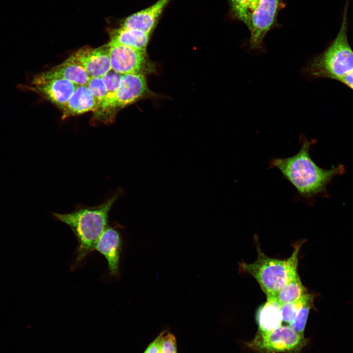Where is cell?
I'll use <instances>...</instances> for the list:
<instances>
[{
    "mask_svg": "<svg viewBox=\"0 0 353 353\" xmlns=\"http://www.w3.org/2000/svg\"><path fill=\"white\" fill-rule=\"evenodd\" d=\"M123 75L111 70L101 76L106 88L107 94L103 104L99 109L101 112H106L112 102Z\"/></svg>",
    "mask_w": 353,
    "mask_h": 353,
    "instance_id": "cell-19",
    "label": "cell"
},
{
    "mask_svg": "<svg viewBox=\"0 0 353 353\" xmlns=\"http://www.w3.org/2000/svg\"><path fill=\"white\" fill-rule=\"evenodd\" d=\"M122 249L120 232L115 227L107 226L98 239L95 250L102 254L107 260L110 275H119V262Z\"/></svg>",
    "mask_w": 353,
    "mask_h": 353,
    "instance_id": "cell-11",
    "label": "cell"
},
{
    "mask_svg": "<svg viewBox=\"0 0 353 353\" xmlns=\"http://www.w3.org/2000/svg\"><path fill=\"white\" fill-rule=\"evenodd\" d=\"M161 353H177L176 340L173 334L167 332L165 334Z\"/></svg>",
    "mask_w": 353,
    "mask_h": 353,
    "instance_id": "cell-23",
    "label": "cell"
},
{
    "mask_svg": "<svg viewBox=\"0 0 353 353\" xmlns=\"http://www.w3.org/2000/svg\"><path fill=\"white\" fill-rule=\"evenodd\" d=\"M346 0L340 30L320 54L312 58L303 68V74L308 79L328 78L338 81L353 70V50L348 38V9Z\"/></svg>",
    "mask_w": 353,
    "mask_h": 353,
    "instance_id": "cell-3",
    "label": "cell"
},
{
    "mask_svg": "<svg viewBox=\"0 0 353 353\" xmlns=\"http://www.w3.org/2000/svg\"><path fill=\"white\" fill-rule=\"evenodd\" d=\"M122 193V190L119 189L104 202L95 206L79 208L69 213H52L57 220L69 226L76 237L75 266L95 250L98 239L108 226L109 212Z\"/></svg>",
    "mask_w": 353,
    "mask_h": 353,
    "instance_id": "cell-2",
    "label": "cell"
},
{
    "mask_svg": "<svg viewBox=\"0 0 353 353\" xmlns=\"http://www.w3.org/2000/svg\"><path fill=\"white\" fill-rule=\"evenodd\" d=\"M284 5L282 0H259L245 24L250 32L248 45L251 50L264 51V38L270 30L278 26L277 17Z\"/></svg>",
    "mask_w": 353,
    "mask_h": 353,
    "instance_id": "cell-6",
    "label": "cell"
},
{
    "mask_svg": "<svg viewBox=\"0 0 353 353\" xmlns=\"http://www.w3.org/2000/svg\"><path fill=\"white\" fill-rule=\"evenodd\" d=\"M70 57L85 69L90 77H101L111 70L107 45L95 49L84 47Z\"/></svg>",
    "mask_w": 353,
    "mask_h": 353,
    "instance_id": "cell-9",
    "label": "cell"
},
{
    "mask_svg": "<svg viewBox=\"0 0 353 353\" xmlns=\"http://www.w3.org/2000/svg\"><path fill=\"white\" fill-rule=\"evenodd\" d=\"M90 77L85 69L70 56L51 69L34 75L30 83L33 86L51 79L63 78L77 85H85Z\"/></svg>",
    "mask_w": 353,
    "mask_h": 353,
    "instance_id": "cell-12",
    "label": "cell"
},
{
    "mask_svg": "<svg viewBox=\"0 0 353 353\" xmlns=\"http://www.w3.org/2000/svg\"><path fill=\"white\" fill-rule=\"evenodd\" d=\"M308 343L304 335L281 326L270 331L257 332L246 345L255 353H300Z\"/></svg>",
    "mask_w": 353,
    "mask_h": 353,
    "instance_id": "cell-5",
    "label": "cell"
},
{
    "mask_svg": "<svg viewBox=\"0 0 353 353\" xmlns=\"http://www.w3.org/2000/svg\"><path fill=\"white\" fill-rule=\"evenodd\" d=\"M150 33L142 30L121 26L110 32V45H119L146 51Z\"/></svg>",
    "mask_w": 353,
    "mask_h": 353,
    "instance_id": "cell-16",
    "label": "cell"
},
{
    "mask_svg": "<svg viewBox=\"0 0 353 353\" xmlns=\"http://www.w3.org/2000/svg\"><path fill=\"white\" fill-rule=\"evenodd\" d=\"M150 92L145 75H123L116 95L106 111H114L125 107L149 96Z\"/></svg>",
    "mask_w": 353,
    "mask_h": 353,
    "instance_id": "cell-8",
    "label": "cell"
},
{
    "mask_svg": "<svg viewBox=\"0 0 353 353\" xmlns=\"http://www.w3.org/2000/svg\"><path fill=\"white\" fill-rule=\"evenodd\" d=\"M86 85L98 104V110L103 104L106 96L105 83L101 77H90Z\"/></svg>",
    "mask_w": 353,
    "mask_h": 353,
    "instance_id": "cell-22",
    "label": "cell"
},
{
    "mask_svg": "<svg viewBox=\"0 0 353 353\" xmlns=\"http://www.w3.org/2000/svg\"><path fill=\"white\" fill-rule=\"evenodd\" d=\"M301 148L293 156L274 158L269 161V168H276L296 189L299 195L307 201L318 196L327 197V187L336 176L345 172L343 165L331 169L319 167L310 156L311 146L316 141L308 139L303 134L300 136Z\"/></svg>",
    "mask_w": 353,
    "mask_h": 353,
    "instance_id": "cell-1",
    "label": "cell"
},
{
    "mask_svg": "<svg viewBox=\"0 0 353 353\" xmlns=\"http://www.w3.org/2000/svg\"><path fill=\"white\" fill-rule=\"evenodd\" d=\"M338 81L344 84L353 91V70L342 77Z\"/></svg>",
    "mask_w": 353,
    "mask_h": 353,
    "instance_id": "cell-25",
    "label": "cell"
},
{
    "mask_svg": "<svg viewBox=\"0 0 353 353\" xmlns=\"http://www.w3.org/2000/svg\"><path fill=\"white\" fill-rule=\"evenodd\" d=\"M313 295L308 294L307 299L294 320L289 327L296 332L304 335V331L310 309L313 308Z\"/></svg>",
    "mask_w": 353,
    "mask_h": 353,
    "instance_id": "cell-20",
    "label": "cell"
},
{
    "mask_svg": "<svg viewBox=\"0 0 353 353\" xmlns=\"http://www.w3.org/2000/svg\"><path fill=\"white\" fill-rule=\"evenodd\" d=\"M98 108V104L87 85H78L62 109V118L97 111Z\"/></svg>",
    "mask_w": 353,
    "mask_h": 353,
    "instance_id": "cell-14",
    "label": "cell"
},
{
    "mask_svg": "<svg viewBox=\"0 0 353 353\" xmlns=\"http://www.w3.org/2000/svg\"><path fill=\"white\" fill-rule=\"evenodd\" d=\"M307 293L306 288L303 285L298 274L271 297H274L282 305L298 300Z\"/></svg>",
    "mask_w": 353,
    "mask_h": 353,
    "instance_id": "cell-17",
    "label": "cell"
},
{
    "mask_svg": "<svg viewBox=\"0 0 353 353\" xmlns=\"http://www.w3.org/2000/svg\"><path fill=\"white\" fill-rule=\"evenodd\" d=\"M167 331H162L147 347L144 353H161L163 338Z\"/></svg>",
    "mask_w": 353,
    "mask_h": 353,
    "instance_id": "cell-24",
    "label": "cell"
},
{
    "mask_svg": "<svg viewBox=\"0 0 353 353\" xmlns=\"http://www.w3.org/2000/svg\"><path fill=\"white\" fill-rule=\"evenodd\" d=\"M170 0H157L150 6L131 15L124 21L122 26L136 29L150 33Z\"/></svg>",
    "mask_w": 353,
    "mask_h": 353,
    "instance_id": "cell-13",
    "label": "cell"
},
{
    "mask_svg": "<svg viewBox=\"0 0 353 353\" xmlns=\"http://www.w3.org/2000/svg\"><path fill=\"white\" fill-rule=\"evenodd\" d=\"M302 244V242L295 244L291 256L280 260L266 255L257 243V259L251 263L240 262V270L256 279L266 297L274 296L298 274V255Z\"/></svg>",
    "mask_w": 353,
    "mask_h": 353,
    "instance_id": "cell-4",
    "label": "cell"
},
{
    "mask_svg": "<svg viewBox=\"0 0 353 353\" xmlns=\"http://www.w3.org/2000/svg\"><path fill=\"white\" fill-rule=\"evenodd\" d=\"M281 306L274 297H267L266 302L259 308L257 312V332L270 331L282 326Z\"/></svg>",
    "mask_w": 353,
    "mask_h": 353,
    "instance_id": "cell-15",
    "label": "cell"
},
{
    "mask_svg": "<svg viewBox=\"0 0 353 353\" xmlns=\"http://www.w3.org/2000/svg\"><path fill=\"white\" fill-rule=\"evenodd\" d=\"M111 70L122 75H147L154 71L146 51L119 45H107Z\"/></svg>",
    "mask_w": 353,
    "mask_h": 353,
    "instance_id": "cell-7",
    "label": "cell"
},
{
    "mask_svg": "<svg viewBox=\"0 0 353 353\" xmlns=\"http://www.w3.org/2000/svg\"><path fill=\"white\" fill-rule=\"evenodd\" d=\"M232 16L245 25L260 0H227Z\"/></svg>",
    "mask_w": 353,
    "mask_h": 353,
    "instance_id": "cell-18",
    "label": "cell"
},
{
    "mask_svg": "<svg viewBox=\"0 0 353 353\" xmlns=\"http://www.w3.org/2000/svg\"><path fill=\"white\" fill-rule=\"evenodd\" d=\"M308 294L307 293L298 300L281 305L282 321L290 324L294 320L304 303Z\"/></svg>",
    "mask_w": 353,
    "mask_h": 353,
    "instance_id": "cell-21",
    "label": "cell"
},
{
    "mask_svg": "<svg viewBox=\"0 0 353 353\" xmlns=\"http://www.w3.org/2000/svg\"><path fill=\"white\" fill-rule=\"evenodd\" d=\"M77 85L63 78H53L32 86L19 84L17 87L34 91L63 109Z\"/></svg>",
    "mask_w": 353,
    "mask_h": 353,
    "instance_id": "cell-10",
    "label": "cell"
}]
</instances>
